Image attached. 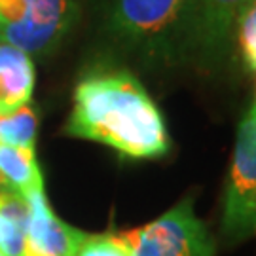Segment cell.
Returning <instances> with one entry per match:
<instances>
[{"label":"cell","mask_w":256,"mask_h":256,"mask_svg":"<svg viewBox=\"0 0 256 256\" xmlns=\"http://www.w3.org/2000/svg\"><path fill=\"white\" fill-rule=\"evenodd\" d=\"M247 0H192L188 63L216 70L232 54V34L238 14Z\"/></svg>","instance_id":"8992f818"},{"label":"cell","mask_w":256,"mask_h":256,"mask_svg":"<svg viewBox=\"0 0 256 256\" xmlns=\"http://www.w3.org/2000/svg\"><path fill=\"white\" fill-rule=\"evenodd\" d=\"M133 256H214L216 239L196 212L194 198L174 203L162 216L128 232Z\"/></svg>","instance_id":"5b68a950"},{"label":"cell","mask_w":256,"mask_h":256,"mask_svg":"<svg viewBox=\"0 0 256 256\" xmlns=\"http://www.w3.org/2000/svg\"><path fill=\"white\" fill-rule=\"evenodd\" d=\"M38 133V112L25 104L19 110L0 114V144L34 148Z\"/></svg>","instance_id":"8fae6325"},{"label":"cell","mask_w":256,"mask_h":256,"mask_svg":"<svg viewBox=\"0 0 256 256\" xmlns=\"http://www.w3.org/2000/svg\"><path fill=\"white\" fill-rule=\"evenodd\" d=\"M232 48L248 72L256 74V0H247L234 23Z\"/></svg>","instance_id":"7c38bea8"},{"label":"cell","mask_w":256,"mask_h":256,"mask_svg":"<svg viewBox=\"0 0 256 256\" xmlns=\"http://www.w3.org/2000/svg\"><path fill=\"white\" fill-rule=\"evenodd\" d=\"M220 236L239 245L256 236V114L241 118L222 194Z\"/></svg>","instance_id":"277c9868"},{"label":"cell","mask_w":256,"mask_h":256,"mask_svg":"<svg viewBox=\"0 0 256 256\" xmlns=\"http://www.w3.org/2000/svg\"><path fill=\"white\" fill-rule=\"evenodd\" d=\"M0 186L23 198L44 190L34 148L0 144Z\"/></svg>","instance_id":"9c48e42d"},{"label":"cell","mask_w":256,"mask_h":256,"mask_svg":"<svg viewBox=\"0 0 256 256\" xmlns=\"http://www.w3.org/2000/svg\"><path fill=\"white\" fill-rule=\"evenodd\" d=\"M63 133L104 144L129 160H158L171 150L162 110L126 68H99L78 80Z\"/></svg>","instance_id":"6da1fadb"},{"label":"cell","mask_w":256,"mask_h":256,"mask_svg":"<svg viewBox=\"0 0 256 256\" xmlns=\"http://www.w3.org/2000/svg\"><path fill=\"white\" fill-rule=\"evenodd\" d=\"M248 110H250V112H254V114H256V92H254V101H252V104H250V108H248Z\"/></svg>","instance_id":"5bb4252c"},{"label":"cell","mask_w":256,"mask_h":256,"mask_svg":"<svg viewBox=\"0 0 256 256\" xmlns=\"http://www.w3.org/2000/svg\"><path fill=\"white\" fill-rule=\"evenodd\" d=\"M34 90L32 57L8 44H0V114L28 104Z\"/></svg>","instance_id":"ba28073f"},{"label":"cell","mask_w":256,"mask_h":256,"mask_svg":"<svg viewBox=\"0 0 256 256\" xmlns=\"http://www.w3.org/2000/svg\"><path fill=\"white\" fill-rule=\"evenodd\" d=\"M0 256H2V254H0Z\"/></svg>","instance_id":"9a60e30c"},{"label":"cell","mask_w":256,"mask_h":256,"mask_svg":"<svg viewBox=\"0 0 256 256\" xmlns=\"http://www.w3.org/2000/svg\"><path fill=\"white\" fill-rule=\"evenodd\" d=\"M99 18L110 44L140 64H188L192 0H101Z\"/></svg>","instance_id":"7a4b0ae2"},{"label":"cell","mask_w":256,"mask_h":256,"mask_svg":"<svg viewBox=\"0 0 256 256\" xmlns=\"http://www.w3.org/2000/svg\"><path fill=\"white\" fill-rule=\"evenodd\" d=\"M80 18L78 0H0V44L46 55L68 36Z\"/></svg>","instance_id":"3957f363"},{"label":"cell","mask_w":256,"mask_h":256,"mask_svg":"<svg viewBox=\"0 0 256 256\" xmlns=\"http://www.w3.org/2000/svg\"><path fill=\"white\" fill-rule=\"evenodd\" d=\"M76 256H133V245L128 234H86Z\"/></svg>","instance_id":"4fadbf2b"},{"label":"cell","mask_w":256,"mask_h":256,"mask_svg":"<svg viewBox=\"0 0 256 256\" xmlns=\"http://www.w3.org/2000/svg\"><path fill=\"white\" fill-rule=\"evenodd\" d=\"M28 205L23 256H76L86 232L66 224L55 214L44 190L25 198Z\"/></svg>","instance_id":"52a82bcc"},{"label":"cell","mask_w":256,"mask_h":256,"mask_svg":"<svg viewBox=\"0 0 256 256\" xmlns=\"http://www.w3.org/2000/svg\"><path fill=\"white\" fill-rule=\"evenodd\" d=\"M28 205L23 196L0 188V254L23 256Z\"/></svg>","instance_id":"30bf717a"}]
</instances>
